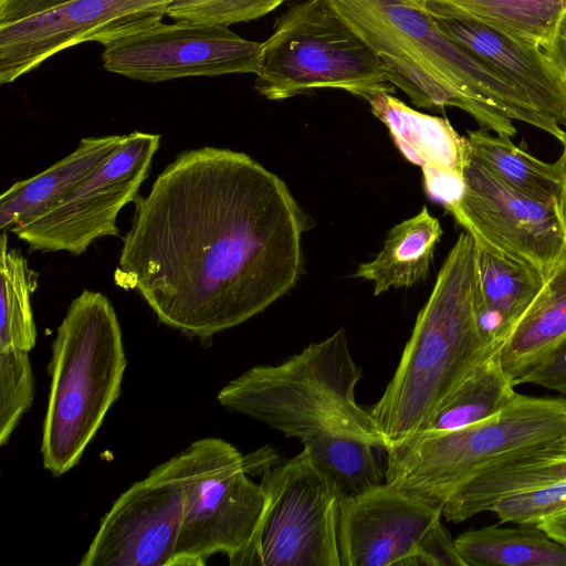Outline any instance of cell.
I'll return each instance as SVG.
<instances>
[{"label": "cell", "instance_id": "6da1fadb", "mask_svg": "<svg viewBox=\"0 0 566 566\" xmlns=\"http://www.w3.org/2000/svg\"><path fill=\"white\" fill-rule=\"evenodd\" d=\"M134 203L114 282L188 337L241 325L300 276L310 218L286 184L244 153L185 150Z\"/></svg>", "mask_w": 566, "mask_h": 566}, {"label": "cell", "instance_id": "7a4b0ae2", "mask_svg": "<svg viewBox=\"0 0 566 566\" xmlns=\"http://www.w3.org/2000/svg\"><path fill=\"white\" fill-rule=\"evenodd\" d=\"M360 378L339 328L277 365L245 370L219 391L218 401L296 438L342 493L353 495L382 483L375 449L387 448L370 411L356 401Z\"/></svg>", "mask_w": 566, "mask_h": 566}, {"label": "cell", "instance_id": "3957f363", "mask_svg": "<svg viewBox=\"0 0 566 566\" xmlns=\"http://www.w3.org/2000/svg\"><path fill=\"white\" fill-rule=\"evenodd\" d=\"M370 46L389 82L421 108L458 107L481 128L513 137V120L549 135L530 102L484 61L446 35L419 0H327Z\"/></svg>", "mask_w": 566, "mask_h": 566}, {"label": "cell", "instance_id": "277c9868", "mask_svg": "<svg viewBox=\"0 0 566 566\" xmlns=\"http://www.w3.org/2000/svg\"><path fill=\"white\" fill-rule=\"evenodd\" d=\"M476 295V244L463 232L417 316L394 377L369 410L386 449L427 430L462 380L493 354L480 332Z\"/></svg>", "mask_w": 566, "mask_h": 566}, {"label": "cell", "instance_id": "5b68a950", "mask_svg": "<svg viewBox=\"0 0 566 566\" xmlns=\"http://www.w3.org/2000/svg\"><path fill=\"white\" fill-rule=\"evenodd\" d=\"M126 368L122 329L109 300L83 290L57 327L49 365L41 452L60 476L76 465L118 398Z\"/></svg>", "mask_w": 566, "mask_h": 566}, {"label": "cell", "instance_id": "8992f818", "mask_svg": "<svg viewBox=\"0 0 566 566\" xmlns=\"http://www.w3.org/2000/svg\"><path fill=\"white\" fill-rule=\"evenodd\" d=\"M566 441V398L516 394L496 415L450 431H422L385 450V482L442 509L474 478Z\"/></svg>", "mask_w": 566, "mask_h": 566}, {"label": "cell", "instance_id": "52a82bcc", "mask_svg": "<svg viewBox=\"0 0 566 566\" xmlns=\"http://www.w3.org/2000/svg\"><path fill=\"white\" fill-rule=\"evenodd\" d=\"M254 88L270 101L326 88L365 101L395 92L377 55L327 0H302L276 20L262 42Z\"/></svg>", "mask_w": 566, "mask_h": 566}, {"label": "cell", "instance_id": "ba28073f", "mask_svg": "<svg viewBox=\"0 0 566 566\" xmlns=\"http://www.w3.org/2000/svg\"><path fill=\"white\" fill-rule=\"evenodd\" d=\"M181 488L182 520L172 566H200L222 553L235 566L256 532L264 495L245 459L219 438L191 442L163 462Z\"/></svg>", "mask_w": 566, "mask_h": 566}, {"label": "cell", "instance_id": "9c48e42d", "mask_svg": "<svg viewBox=\"0 0 566 566\" xmlns=\"http://www.w3.org/2000/svg\"><path fill=\"white\" fill-rule=\"evenodd\" d=\"M261 474L264 507L235 566H342L336 482L305 448Z\"/></svg>", "mask_w": 566, "mask_h": 566}, {"label": "cell", "instance_id": "30bf717a", "mask_svg": "<svg viewBox=\"0 0 566 566\" xmlns=\"http://www.w3.org/2000/svg\"><path fill=\"white\" fill-rule=\"evenodd\" d=\"M160 145L157 134L132 132L119 148L70 193L14 233L30 250L83 254L97 239L119 233L122 208L138 196Z\"/></svg>", "mask_w": 566, "mask_h": 566}, {"label": "cell", "instance_id": "8fae6325", "mask_svg": "<svg viewBox=\"0 0 566 566\" xmlns=\"http://www.w3.org/2000/svg\"><path fill=\"white\" fill-rule=\"evenodd\" d=\"M444 208L476 243L545 279L566 247L557 205L512 189L470 158L461 195Z\"/></svg>", "mask_w": 566, "mask_h": 566}, {"label": "cell", "instance_id": "7c38bea8", "mask_svg": "<svg viewBox=\"0 0 566 566\" xmlns=\"http://www.w3.org/2000/svg\"><path fill=\"white\" fill-rule=\"evenodd\" d=\"M261 46L224 25L158 22L109 40L102 60L108 72L155 83L188 76L255 74Z\"/></svg>", "mask_w": 566, "mask_h": 566}, {"label": "cell", "instance_id": "4fadbf2b", "mask_svg": "<svg viewBox=\"0 0 566 566\" xmlns=\"http://www.w3.org/2000/svg\"><path fill=\"white\" fill-rule=\"evenodd\" d=\"M174 0H70L0 25V83H11L60 51L158 22Z\"/></svg>", "mask_w": 566, "mask_h": 566}, {"label": "cell", "instance_id": "5bb4252c", "mask_svg": "<svg viewBox=\"0 0 566 566\" xmlns=\"http://www.w3.org/2000/svg\"><path fill=\"white\" fill-rule=\"evenodd\" d=\"M181 520V488L161 463L113 503L80 565L172 566Z\"/></svg>", "mask_w": 566, "mask_h": 566}, {"label": "cell", "instance_id": "9a60e30c", "mask_svg": "<svg viewBox=\"0 0 566 566\" xmlns=\"http://www.w3.org/2000/svg\"><path fill=\"white\" fill-rule=\"evenodd\" d=\"M442 509L389 483L344 495L342 566H417L419 546Z\"/></svg>", "mask_w": 566, "mask_h": 566}, {"label": "cell", "instance_id": "2e32d148", "mask_svg": "<svg viewBox=\"0 0 566 566\" xmlns=\"http://www.w3.org/2000/svg\"><path fill=\"white\" fill-rule=\"evenodd\" d=\"M434 19L446 35L507 80L551 126L552 136L564 142L566 83L541 48L470 20Z\"/></svg>", "mask_w": 566, "mask_h": 566}, {"label": "cell", "instance_id": "e0dca14e", "mask_svg": "<svg viewBox=\"0 0 566 566\" xmlns=\"http://www.w3.org/2000/svg\"><path fill=\"white\" fill-rule=\"evenodd\" d=\"M367 102L401 154L421 167L428 195L443 206L457 200L469 160L468 138L448 119L418 112L390 92L376 93Z\"/></svg>", "mask_w": 566, "mask_h": 566}, {"label": "cell", "instance_id": "ac0fdd59", "mask_svg": "<svg viewBox=\"0 0 566 566\" xmlns=\"http://www.w3.org/2000/svg\"><path fill=\"white\" fill-rule=\"evenodd\" d=\"M124 135L85 137L74 151L44 171L17 181L0 197V229L12 232L48 211L119 148Z\"/></svg>", "mask_w": 566, "mask_h": 566}, {"label": "cell", "instance_id": "d6986e66", "mask_svg": "<svg viewBox=\"0 0 566 566\" xmlns=\"http://www.w3.org/2000/svg\"><path fill=\"white\" fill-rule=\"evenodd\" d=\"M475 244L478 323L486 347L494 353L532 304L545 277L536 269Z\"/></svg>", "mask_w": 566, "mask_h": 566}, {"label": "cell", "instance_id": "ffe728a7", "mask_svg": "<svg viewBox=\"0 0 566 566\" xmlns=\"http://www.w3.org/2000/svg\"><path fill=\"white\" fill-rule=\"evenodd\" d=\"M566 482V441L545 447L490 470L455 491L443 504L442 516L463 522L489 511L500 499Z\"/></svg>", "mask_w": 566, "mask_h": 566}, {"label": "cell", "instance_id": "44dd1931", "mask_svg": "<svg viewBox=\"0 0 566 566\" xmlns=\"http://www.w3.org/2000/svg\"><path fill=\"white\" fill-rule=\"evenodd\" d=\"M566 339V247L554 269L500 349L502 366L516 386Z\"/></svg>", "mask_w": 566, "mask_h": 566}, {"label": "cell", "instance_id": "7402d4cb", "mask_svg": "<svg viewBox=\"0 0 566 566\" xmlns=\"http://www.w3.org/2000/svg\"><path fill=\"white\" fill-rule=\"evenodd\" d=\"M442 235L440 222L426 207L390 229L382 249L358 265L354 276L369 281L374 294L411 287L429 272L436 244Z\"/></svg>", "mask_w": 566, "mask_h": 566}, {"label": "cell", "instance_id": "603a6c76", "mask_svg": "<svg viewBox=\"0 0 566 566\" xmlns=\"http://www.w3.org/2000/svg\"><path fill=\"white\" fill-rule=\"evenodd\" d=\"M434 18L483 24L520 42L544 46L566 12V0H419Z\"/></svg>", "mask_w": 566, "mask_h": 566}, {"label": "cell", "instance_id": "cb8c5ba5", "mask_svg": "<svg viewBox=\"0 0 566 566\" xmlns=\"http://www.w3.org/2000/svg\"><path fill=\"white\" fill-rule=\"evenodd\" d=\"M454 543L467 566H566V546L536 525H489Z\"/></svg>", "mask_w": 566, "mask_h": 566}, {"label": "cell", "instance_id": "d4e9b609", "mask_svg": "<svg viewBox=\"0 0 566 566\" xmlns=\"http://www.w3.org/2000/svg\"><path fill=\"white\" fill-rule=\"evenodd\" d=\"M469 158L500 181L533 199L558 206L557 167L516 146L510 136L484 128L468 130Z\"/></svg>", "mask_w": 566, "mask_h": 566}, {"label": "cell", "instance_id": "484cf974", "mask_svg": "<svg viewBox=\"0 0 566 566\" xmlns=\"http://www.w3.org/2000/svg\"><path fill=\"white\" fill-rule=\"evenodd\" d=\"M514 387L497 350L472 369L424 431H450L483 421L513 400Z\"/></svg>", "mask_w": 566, "mask_h": 566}, {"label": "cell", "instance_id": "4316f807", "mask_svg": "<svg viewBox=\"0 0 566 566\" xmlns=\"http://www.w3.org/2000/svg\"><path fill=\"white\" fill-rule=\"evenodd\" d=\"M0 350L30 352L36 343V327L30 295L36 274L19 249L9 248L7 232L0 238Z\"/></svg>", "mask_w": 566, "mask_h": 566}, {"label": "cell", "instance_id": "83f0119b", "mask_svg": "<svg viewBox=\"0 0 566 566\" xmlns=\"http://www.w3.org/2000/svg\"><path fill=\"white\" fill-rule=\"evenodd\" d=\"M34 398L29 352L0 350V444L4 446Z\"/></svg>", "mask_w": 566, "mask_h": 566}, {"label": "cell", "instance_id": "f1b7e54d", "mask_svg": "<svg viewBox=\"0 0 566 566\" xmlns=\"http://www.w3.org/2000/svg\"><path fill=\"white\" fill-rule=\"evenodd\" d=\"M285 0H174L167 15L175 21L228 27L256 20L274 11Z\"/></svg>", "mask_w": 566, "mask_h": 566}, {"label": "cell", "instance_id": "f546056e", "mask_svg": "<svg viewBox=\"0 0 566 566\" xmlns=\"http://www.w3.org/2000/svg\"><path fill=\"white\" fill-rule=\"evenodd\" d=\"M489 511L501 523L537 525L566 512V482L502 497Z\"/></svg>", "mask_w": 566, "mask_h": 566}, {"label": "cell", "instance_id": "4dcf8cb0", "mask_svg": "<svg viewBox=\"0 0 566 566\" xmlns=\"http://www.w3.org/2000/svg\"><path fill=\"white\" fill-rule=\"evenodd\" d=\"M417 566H467L441 520L422 538Z\"/></svg>", "mask_w": 566, "mask_h": 566}, {"label": "cell", "instance_id": "1f68e13d", "mask_svg": "<svg viewBox=\"0 0 566 566\" xmlns=\"http://www.w3.org/2000/svg\"><path fill=\"white\" fill-rule=\"evenodd\" d=\"M521 384H533L566 395V339L524 375L517 385Z\"/></svg>", "mask_w": 566, "mask_h": 566}, {"label": "cell", "instance_id": "d6a6232c", "mask_svg": "<svg viewBox=\"0 0 566 566\" xmlns=\"http://www.w3.org/2000/svg\"><path fill=\"white\" fill-rule=\"evenodd\" d=\"M70 0H0V25L50 10Z\"/></svg>", "mask_w": 566, "mask_h": 566}, {"label": "cell", "instance_id": "836d02e7", "mask_svg": "<svg viewBox=\"0 0 566 566\" xmlns=\"http://www.w3.org/2000/svg\"><path fill=\"white\" fill-rule=\"evenodd\" d=\"M566 83V12L549 41L541 48Z\"/></svg>", "mask_w": 566, "mask_h": 566}, {"label": "cell", "instance_id": "e575fe53", "mask_svg": "<svg viewBox=\"0 0 566 566\" xmlns=\"http://www.w3.org/2000/svg\"><path fill=\"white\" fill-rule=\"evenodd\" d=\"M548 536L566 546V512L537 524Z\"/></svg>", "mask_w": 566, "mask_h": 566}, {"label": "cell", "instance_id": "d590c367", "mask_svg": "<svg viewBox=\"0 0 566 566\" xmlns=\"http://www.w3.org/2000/svg\"><path fill=\"white\" fill-rule=\"evenodd\" d=\"M563 145V151L560 154V157L555 163L559 176V185H560V192H559V199H558V210L562 218V221L564 223V227L566 229V135L565 139L562 143Z\"/></svg>", "mask_w": 566, "mask_h": 566}]
</instances>
